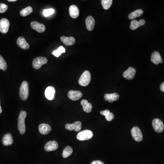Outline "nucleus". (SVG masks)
Masks as SVG:
<instances>
[{
  "label": "nucleus",
  "instance_id": "obj_1",
  "mask_svg": "<svg viewBox=\"0 0 164 164\" xmlns=\"http://www.w3.org/2000/svg\"><path fill=\"white\" fill-rule=\"evenodd\" d=\"M27 116V112L21 111L18 118V129L21 135H24L26 132V126L25 120Z\"/></svg>",
  "mask_w": 164,
  "mask_h": 164
},
{
  "label": "nucleus",
  "instance_id": "obj_2",
  "mask_svg": "<svg viewBox=\"0 0 164 164\" xmlns=\"http://www.w3.org/2000/svg\"><path fill=\"white\" fill-rule=\"evenodd\" d=\"M29 85L27 82L24 81L21 84L19 90L20 98L23 100H26L29 96Z\"/></svg>",
  "mask_w": 164,
  "mask_h": 164
},
{
  "label": "nucleus",
  "instance_id": "obj_3",
  "mask_svg": "<svg viewBox=\"0 0 164 164\" xmlns=\"http://www.w3.org/2000/svg\"><path fill=\"white\" fill-rule=\"evenodd\" d=\"M91 74L88 71H85L82 73V75L79 78L78 83L81 86L85 87L89 85L91 81Z\"/></svg>",
  "mask_w": 164,
  "mask_h": 164
},
{
  "label": "nucleus",
  "instance_id": "obj_4",
  "mask_svg": "<svg viewBox=\"0 0 164 164\" xmlns=\"http://www.w3.org/2000/svg\"><path fill=\"white\" fill-rule=\"evenodd\" d=\"M48 59L44 56H39L36 57L33 60L32 62V66L36 69H38L41 67L42 66L47 64Z\"/></svg>",
  "mask_w": 164,
  "mask_h": 164
},
{
  "label": "nucleus",
  "instance_id": "obj_5",
  "mask_svg": "<svg viewBox=\"0 0 164 164\" xmlns=\"http://www.w3.org/2000/svg\"><path fill=\"white\" fill-rule=\"evenodd\" d=\"M93 137V133L90 130H84L78 133L77 139L80 141L90 140Z\"/></svg>",
  "mask_w": 164,
  "mask_h": 164
},
{
  "label": "nucleus",
  "instance_id": "obj_6",
  "mask_svg": "<svg viewBox=\"0 0 164 164\" xmlns=\"http://www.w3.org/2000/svg\"><path fill=\"white\" fill-rule=\"evenodd\" d=\"M152 126L155 131L161 133L163 131L164 125L162 121L159 118H155L152 121Z\"/></svg>",
  "mask_w": 164,
  "mask_h": 164
},
{
  "label": "nucleus",
  "instance_id": "obj_7",
  "mask_svg": "<svg viewBox=\"0 0 164 164\" xmlns=\"http://www.w3.org/2000/svg\"><path fill=\"white\" fill-rule=\"evenodd\" d=\"M131 133L133 139L136 141L140 142L142 140V133L138 127H134L131 129Z\"/></svg>",
  "mask_w": 164,
  "mask_h": 164
},
{
  "label": "nucleus",
  "instance_id": "obj_8",
  "mask_svg": "<svg viewBox=\"0 0 164 164\" xmlns=\"http://www.w3.org/2000/svg\"><path fill=\"white\" fill-rule=\"evenodd\" d=\"M10 27V22L6 18H2L0 20V31L3 34L7 33Z\"/></svg>",
  "mask_w": 164,
  "mask_h": 164
},
{
  "label": "nucleus",
  "instance_id": "obj_9",
  "mask_svg": "<svg viewBox=\"0 0 164 164\" xmlns=\"http://www.w3.org/2000/svg\"><path fill=\"white\" fill-rule=\"evenodd\" d=\"M65 127L66 129L70 130V131L74 130L78 132V131H80L82 128V123L80 121H77L74 124H66Z\"/></svg>",
  "mask_w": 164,
  "mask_h": 164
},
{
  "label": "nucleus",
  "instance_id": "obj_10",
  "mask_svg": "<svg viewBox=\"0 0 164 164\" xmlns=\"http://www.w3.org/2000/svg\"><path fill=\"white\" fill-rule=\"evenodd\" d=\"M136 70L133 67H129L123 73V77L128 80H131L135 77Z\"/></svg>",
  "mask_w": 164,
  "mask_h": 164
},
{
  "label": "nucleus",
  "instance_id": "obj_11",
  "mask_svg": "<svg viewBox=\"0 0 164 164\" xmlns=\"http://www.w3.org/2000/svg\"><path fill=\"white\" fill-rule=\"evenodd\" d=\"M82 93L79 91L71 90L68 92V97L73 101L78 100L82 97Z\"/></svg>",
  "mask_w": 164,
  "mask_h": 164
},
{
  "label": "nucleus",
  "instance_id": "obj_12",
  "mask_svg": "<svg viewBox=\"0 0 164 164\" xmlns=\"http://www.w3.org/2000/svg\"><path fill=\"white\" fill-rule=\"evenodd\" d=\"M31 26L33 29L39 33H42L45 31L46 27L43 24L37 22H32L31 23Z\"/></svg>",
  "mask_w": 164,
  "mask_h": 164
},
{
  "label": "nucleus",
  "instance_id": "obj_13",
  "mask_svg": "<svg viewBox=\"0 0 164 164\" xmlns=\"http://www.w3.org/2000/svg\"><path fill=\"white\" fill-rule=\"evenodd\" d=\"M58 147V143L56 141H50L46 144L44 149L47 151H51L56 150Z\"/></svg>",
  "mask_w": 164,
  "mask_h": 164
},
{
  "label": "nucleus",
  "instance_id": "obj_14",
  "mask_svg": "<svg viewBox=\"0 0 164 164\" xmlns=\"http://www.w3.org/2000/svg\"><path fill=\"white\" fill-rule=\"evenodd\" d=\"M55 93V89L52 86H49L45 90V96L46 98L49 100H53Z\"/></svg>",
  "mask_w": 164,
  "mask_h": 164
},
{
  "label": "nucleus",
  "instance_id": "obj_15",
  "mask_svg": "<svg viewBox=\"0 0 164 164\" xmlns=\"http://www.w3.org/2000/svg\"><path fill=\"white\" fill-rule=\"evenodd\" d=\"M151 61L155 64H159L163 62V59L160 53L158 52L155 51L153 53L151 56Z\"/></svg>",
  "mask_w": 164,
  "mask_h": 164
},
{
  "label": "nucleus",
  "instance_id": "obj_16",
  "mask_svg": "<svg viewBox=\"0 0 164 164\" xmlns=\"http://www.w3.org/2000/svg\"><path fill=\"white\" fill-rule=\"evenodd\" d=\"M39 131L42 135H47L51 132V127L49 125L46 124H41L39 126Z\"/></svg>",
  "mask_w": 164,
  "mask_h": 164
},
{
  "label": "nucleus",
  "instance_id": "obj_17",
  "mask_svg": "<svg viewBox=\"0 0 164 164\" xmlns=\"http://www.w3.org/2000/svg\"><path fill=\"white\" fill-rule=\"evenodd\" d=\"M86 25L88 30L91 31L94 28L95 26V20L92 16H88L86 19Z\"/></svg>",
  "mask_w": 164,
  "mask_h": 164
},
{
  "label": "nucleus",
  "instance_id": "obj_18",
  "mask_svg": "<svg viewBox=\"0 0 164 164\" xmlns=\"http://www.w3.org/2000/svg\"><path fill=\"white\" fill-rule=\"evenodd\" d=\"M145 24V20L144 19H140L139 21H137L136 20H132L130 24V28L132 30H135L140 27L144 25Z\"/></svg>",
  "mask_w": 164,
  "mask_h": 164
},
{
  "label": "nucleus",
  "instance_id": "obj_19",
  "mask_svg": "<svg viewBox=\"0 0 164 164\" xmlns=\"http://www.w3.org/2000/svg\"><path fill=\"white\" fill-rule=\"evenodd\" d=\"M61 41L67 46H72L75 42V39L72 37H66L62 36L60 38Z\"/></svg>",
  "mask_w": 164,
  "mask_h": 164
},
{
  "label": "nucleus",
  "instance_id": "obj_20",
  "mask_svg": "<svg viewBox=\"0 0 164 164\" xmlns=\"http://www.w3.org/2000/svg\"><path fill=\"white\" fill-rule=\"evenodd\" d=\"M69 11L70 16L72 18H77L79 16V9L76 5H71L69 7Z\"/></svg>",
  "mask_w": 164,
  "mask_h": 164
},
{
  "label": "nucleus",
  "instance_id": "obj_21",
  "mask_svg": "<svg viewBox=\"0 0 164 164\" xmlns=\"http://www.w3.org/2000/svg\"><path fill=\"white\" fill-rule=\"evenodd\" d=\"M17 44L20 48L23 49H28L29 48V45L24 37H20L17 39Z\"/></svg>",
  "mask_w": 164,
  "mask_h": 164
},
{
  "label": "nucleus",
  "instance_id": "obj_22",
  "mask_svg": "<svg viewBox=\"0 0 164 164\" xmlns=\"http://www.w3.org/2000/svg\"><path fill=\"white\" fill-rule=\"evenodd\" d=\"M119 96L118 93H113L111 94L106 93L104 95V100L109 103H113L115 101H117L119 99Z\"/></svg>",
  "mask_w": 164,
  "mask_h": 164
},
{
  "label": "nucleus",
  "instance_id": "obj_23",
  "mask_svg": "<svg viewBox=\"0 0 164 164\" xmlns=\"http://www.w3.org/2000/svg\"><path fill=\"white\" fill-rule=\"evenodd\" d=\"M13 140L12 135L10 133H7L4 135L2 139L3 144L5 146H8L13 144Z\"/></svg>",
  "mask_w": 164,
  "mask_h": 164
},
{
  "label": "nucleus",
  "instance_id": "obj_24",
  "mask_svg": "<svg viewBox=\"0 0 164 164\" xmlns=\"http://www.w3.org/2000/svg\"><path fill=\"white\" fill-rule=\"evenodd\" d=\"M81 104L82 106L83 110L86 113H89L92 110V105L91 104L88 102L87 100H82L81 102Z\"/></svg>",
  "mask_w": 164,
  "mask_h": 164
},
{
  "label": "nucleus",
  "instance_id": "obj_25",
  "mask_svg": "<svg viewBox=\"0 0 164 164\" xmlns=\"http://www.w3.org/2000/svg\"><path fill=\"white\" fill-rule=\"evenodd\" d=\"M101 115H104L105 117L106 120L108 121H111L112 119H114L115 116L113 113H111L109 110L106 109L104 111L100 112Z\"/></svg>",
  "mask_w": 164,
  "mask_h": 164
},
{
  "label": "nucleus",
  "instance_id": "obj_26",
  "mask_svg": "<svg viewBox=\"0 0 164 164\" xmlns=\"http://www.w3.org/2000/svg\"><path fill=\"white\" fill-rule=\"evenodd\" d=\"M143 14V11L142 9H138L136 11L131 13L129 15L128 17L129 19H134L137 17H140Z\"/></svg>",
  "mask_w": 164,
  "mask_h": 164
},
{
  "label": "nucleus",
  "instance_id": "obj_27",
  "mask_svg": "<svg viewBox=\"0 0 164 164\" xmlns=\"http://www.w3.org/2000/svg\"><path fill=\"white\" fill-rule=\"evenodd\" d=\"M73 150L72 147L69 146H67L63 151V157L66 158L70 156L73 153Z\"/></svg>",
  "mask_w": 164,
  "mask_h": 164
},
{
  "label": "nucleus",
  "instance_id": "obj_28",
  "mask_svg": "<svg viewBox=\"0 0 164 164\" xmlns=\"http://www.w3.org/2000/svg\"><path fill=\"white\" fill-rule=\"evenodd\" d=\"M33 12V9L31 6H27L26 8L21 10L20 15L23 16H27Z\"/></svg>",
  "mask_w": 164,
  "mask_h": 164
},
{
  "label": "nucleus",
  "instance_id": "obj_29",
  "mask_svg": "<svg viewBox=\"0 0 164 164\" xmlns=\"http://www.w3.org/2000/svg\"><path fill=\"white\" fill-rule=\"evenodd\" d=\"M112 0H102L101 1L102 5L104 10H108L112 5Z\"/></svg>",
  "mask_w": 164,
  "mask_h": 164
},
{
  "label": "nucleus",
  "instance_id": "obj_30",
  "mask_svg": "<svg viewBox=\"0 0 164 164\" xmlns=\"http://www.w3.org/2000/svg\"><path fill=\"white\" fill-rule=\"evenodd\" d=\"M65 51L64 48L63 46H61L56 50L54 51L53 52L52 54L56 57H58L62 53H64Z\"/></svg>",
  "mask_w": 164,
  "mask_h": 164
},
{
  "label": "nucleus",
  "instance_id": "obj_31",
  "mask_svg": "<svg viewBox=\"0 0 164 164\" xmlns=\"http://www.w3.org/2000/svg\"><path fill=\"white\" fill-rule=\"evenodd\" d=\"M7 64L3 57L0 54V69L5 71L7 69Z\"/></svg>",
  "mask_w": 164,
  "mask_h": 164
},
{
  "label": "nucleus",
  "instance_id": "obj_32",
  "mask_svg": "<svg viewBox=\"0 0 164 164\" xmlns=\"http://www.w3.org/2000/svg\"><path fill=\"white\" fill-rule=\"evenodd\" d=\"M55 12L54 9L52 8H49V9H44L43 11V15L45 17H48L49 16L53 14Z\"/></svg>",
  "mask_w": 164,
  "mask_h": 164
},
{
  "label": "nucleus",
  "instance_id": "obj_33",
  "mask_svg": "<svg viewBox=\"0 0 164 164\" xmlns=\"http://www.w3.org/2000/svg\"><path fill=\"white\" fill-rule=\"evenodd\" d=\"M8 9V6L5 4L0 3V13H5Z\"/></svg>",
  "mask_w": 164,
  "mask_h": 164
},
{
  "label": "nucleus",
  "instance_id": "obj_34",
  "mask_svg": "<svg viewBox=\"0 0 164 164\" xmlns=\"http://www.w3.org/2000/svg\"><path fill=\"white\" fill-rule=\"evenodd\" d=\"M90 164H104V162H103L101 161H93Z\"/></svg>",
  "mask_w": 164,
  "mask_h": 164
},
{
  "label": "nucleus",
  "instance_id": "obj_35",
  "mask_svg": "<svg viewBox=\"0 0 164 164\" xmlns=\"http://www.w3.org/2000/svg\"><path fill=\"white\" fill-rule=\"evenodd\" d=\"M160 89L162 92H164V82L161 84V86H160Z\"/></svg>",
  "mask_w": 164,
  "mask_h": 164
},
{
  "label": "nucleus",
  "instance_id": "obj_36",
  "mask_svg": "<svg viewBox=\"0 0 164 164\" xmlns=\"http://www.w3.org/2000/svg\"><path fill=\"white\" fill-rule=\"evenodd\" d=\"M16 1V0H8V2H14Z\"/></svg>",
  "mask_w": 164,
  "mask_h": 164
},
{
  "label": "nucleus",
  "instance_id": "obj_37",
  "mask_svg": "<svg viewBox=\"0 0 164 164\" xmlns=\"http://www.w3.org/2000/svg\"><path fill=\"white\" fill-rule=\"evenodd\" d=\"M2 108H1V102H0V114H1V113H2Z\"/></svg>",
  "mask_w": 164,
  "mask_h": 164
}]
</instances>
